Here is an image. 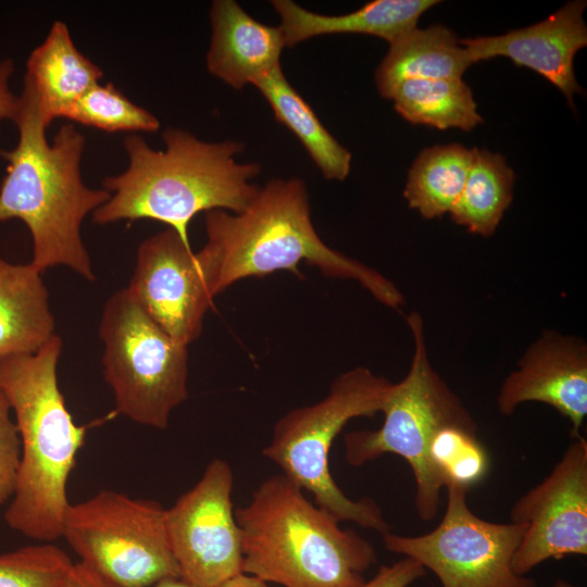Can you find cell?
<instances>
[{
	"label": "cell",
	"instance_id": "1",
	"mask_svg": "<svg viewBox=\"0 0 587 587\" xmlns=\"http://www.w3.org/2000/svg\"><path fill=\"white\" fill-rule=\"evenodd\" d=\"M208 241L198 257L215 297L247 277L277 271L301 276L305 262L327 277L354 279L377 301L399 309L404 299L379 272L328 247L312 218L308 188L298 177L273 178L238 213H205Z\"/></svg>",
	"mask_w": 587,
	"mask_h": 587
},
{
	"label": "cell",
	"instance_id": "9",
	"mask_svg": "<svg viewBox=\"0 0 587 587\" xmlns=\"http://www.w3.org/2000/svg\"><path fill=\"white\" fill-rule=\"evenodd\" d=\"M165 511L159 502L114 490L68 505L62 537L116 587H150L180 576L170 548Z\"/></svg>",
	"mask_w": 587,
	"mask_h": 587
},
{
	"label": "cell",
	"instance_id": "22",
	"mask_svg": "<svg viewBox=\"0 0 587 587\" xmlns=\"http://www.w3.org/2000/svg\"><path fill=\"white\" fill-rule=\"evenodd\" d=\"M473 148L460 143L423 149L408 171L403 197L424 218L450 213L465 185Z\"/></svg>",
	"mask_w": 587,
	"mask_h": 587
},
{
	"label": "cell",
	"instance_id": "31",
	"mask_svg": "<svg viewBox=\"0 0 587 587\" xmlns=\"http://www.w3.org/2000/svg\"><path fill=\"white\" fill-rule=\"evenodd\" d=\"M60 587H116L84 562L73 564Z\"/></svg>",
	"mask_w": 587,
	"mask_h": 587
},
{
	"label": "cell",
	"instance_id": "15",
	"mask_svg": "<svg viewBox=\"0 0 587 587\" xmlns=\"http://www.w3.org/2000/svg\"><path fill=\"white\" fill-rule=\"evenodd\" d=\"M528 401L546 403L566 417L572 437L580 435L587 415V348L575 338L547 332L534 342L519 369L503 382L499 411L512 414Z\"/></svg>",
	"mask_w": 587,
	"mask_h": 587
},
{
	"label": "cell",
	"instance_id": "21",
	"mask_svg": "<svg viewBox=\"0 0 587 587\" xmlns=\"http://www.w3.org/2000/svg\"><path fill=\"white\" fill-rule=\"evenodd\" d=\"M272 108L275 120L301 142L327 180H345L351 170V152L321 123L313 109L287 80L277 65L252 84Z\"/></svg>",
	"mask_w": 587,
	"mask_h": 587
},
{
	"label": "cell",
	"instance_id": "32",
	"mask_svg": "<svg viewBox=\"0 0 587 587\" xmlns=\"http://www.w3.org/2000/svg\"><path fill=\"white\" fill-rule=\"evenodd\" d=\"M215 587H268V585L265 580L258 576L241 572L222 582Z\"/></svg>",
	"mask_w": 587,
	"mask_h": 587
},
{
	"label": "cell",
	"instance_id": "16",
	"mask_svg": "<svg viewBox=\"0 0 587 587\" xmlns=\"http://www.w3.org/2000/svg\"><path fill=\"white\" fill-rule=\"evenodd\" d=\"M211 42L208 71L241 90L280 64L286 48L279 26L261 23L235 0H215L210 10Z\"/></svg>",
	"mask_w": 587,
	"mask_h": 587
},
{
	"label": "cell",
	"instance_id": "33",
	"mask_svg": "<svg viewBox=\"0 0 587 587\" xmlns=\"http://www.w3.org/2000/svg\"><path fill=\"white\" fill-rule=\"evenodd\" d=\"M153 587H196V586L185 580L180 576H178V577H167V578L161 579L160 582L154 584Z\"/></svg>",
	"mask_w": 587,
	"mask_h": 587
},
{
	"label": "cell",
	"instance_id": "29",
	"mask_svg": "<svg viewBox=\"0 0 587 587\" xmlns=\"http://www.w3.org/2000/svg\"><path fill=\"white\" fill-rule=\"evenodd\" d=\"M424 575L425 569L419 562L403 557L390 565H382L374 577L359 587H408Z\"/></svg>",
	"mask_w": 587,
	"mask_h": 587
},
{
	"label": "cell",
	"instance_id": "12",
	"mask_svg": "<svg viewBox=\"0 0 587 587\" xmlns=\"http://www.w3.org/2000/svg\"><path fill=\"white\" fill-rule=\"evenodd\" d=\"M525 532L513 555L521 576L549 559L587 554V441L573 437L550 474L513 505Z\"/></svg>",
	"mask_w": 587,
	"mask_h": 587
},
{
	"label": "cell",
	"instance_id": "4",
	"mask_svg": "<svg viewBox=\"0 0 587 587\" xmlns=\"http://www.w3.org/2000/svg\"><path fill=\"white\" fill-rule=\"evenodd\" d=\"M61 349L54 334L36 352L0 358V391L15 414L21 442L16 488L4 520L13 530L43 542L62 537L67 479L86 434L59 388Z\"/></svg>",
	"mask_w": 587,
	"mask_h": 587
},
{
	"label": "cell",
	"instance_id": "14",
	"mask_svg": "<svg viewBox=\"0 0 587 587\" xmlns=\"http://www.w3.org/2000/svg\"><path fill=\"white\" fill-rule=\"evenodd\" d=\"M587 2L570 1L547 18L498 36L460 39L474 63L497 57L510 59L544 76L574 108V96L583 93L574 72L576 53L587 46L584 11Z\"/></svg>",
	"mask_w": 587,
	"mask_h": 587
},
{
	"label": "cell",
	"instance_id": "8",
	"mask_svg": "<svg viewBox=\"0 0 587 587\" xmlns=\"http://www.w3.org/2000/svg\"><path fill=\"white\" fill-rule=\"evenodd\" d=\"M99 335L116 411L139 424L166 428L172 411L188 397V347L155 324L127 288L107 301Z\"/></svg>",
	"mask_w": 587,
	"mask_h": 587
},
{
	"label": "cell",
	"instance_id": "24",
	"mask_svg": "<svg viewBox=\"0 0 587 587\" xmlns=\"http://www.w3.org/2000/svg\"><path fill=\"white\" fill-rule=\"evenodd\" d=\"M514 182L515 174L502 154L473 148L472 165L450 211L451 220L472 234L490 236L512 201Z\"/></svg>",
	"mask_w": 587,
	"mask_h": 587
},
{
	"label": "cell",
	"instance_id": "3",
	"mask_svg": "<svg viewBox=\"0 0 587 587\" xmlns=\"http://www.w3.org/2000/svg\"><path fill=\"white\" fill-rule=\"evenodd\" d=\"M164 150L152 149L138 135L124 139L128 167L105 177L110 199L93 211L97 224L150 218L174 229L189 242L188 226L201 212H241L260 187L252 183L261 172L255 162L240 163V141L208 142L179 128L163 133Z\"/></svg>",
	"mask_w": 587,
	"mask_h": 587
},
{
	"label": "cell",
	"instance_id": "10",
	"mask_svg": "<svg viewBox=\"0 0 587 587\" xmlns=\"http://www.w3.org/2000/svg\"><path fill=\"white\" fill-rule=\"evenodd\" d=\"M446 488L440 523L420 536L387 532L383 534L386 549L430 570L441 587H536L534 579L512 569L525 525L480 519L469 508L466 490L457 485Z\"/></svg>",
	"mask_w": 587,
	"mask_h": 587
},
{
	"label": "cell",
	"instance_id": "30",
	"mask_svg": "<svg viewBox=\"0 0 587 587\" xmlns=\"http://www.w3.org/2000/svg\"><path fill=\"white\" fill-rule=\"evenodd\" d=\"M14 71L13 61L7 59L0 63V121H16L20 114V98L15 97L8 85L9 78Z\"/></svg>",
	"mask_w": 587,
	"mask_h": 587
},
{
	"label": "cell",
	"instance_id": "25",
	"mask_svg": "<svg viewBox=\"0 0 587 587\" xmlns=\"http://www.w3.org/2000/svg\"><path fill=\"white\" fill-rule=\"evenodd\" d=\"M65 118L104 132H157L160 122L132 102L112 83L97 84L66 112Z\"/></svg>",
	"mask_w": 587,
	"mask_h": 587
},
{
	"label": "cell",
	"instance_id": "2",
	"mask_svg": "<svg viewBox=\"0 0 587 587\" xmlns=\"http://www.w3.org/2000/svg\"><path fill=\"white\" fill-rule=\"evenodd\" d=\"M15 123L16 147L11 151L0 149L9 163L0 187V222L20 218L26 224L34 247L30 263L40 272L65 265L92 282L95 274L80 226L111 193L83 183L85 137L72 124H65L49 143L46 130L50 124L26 78Z\"/></svg>",
	"mask_w": 587,
	"mask_h": 587
},
{
	"label": "cell",
	"instance_id": "18",
	"mask_svg": "<svg viewBox=\"0 0 587 587\" xmlns=\"http://www.w3.org/2000/svg\"><path fill=\"white\" fill-rule=\"evenodd\" d=\"M101 68L75 47L67 25L55 21L43 42L30 53L25 78L33 85L47 122L68 109L99 84Z\"/></svg>",
	"mask_w": 587,
	"mask_h": 587
},
{
	"label": "cell",
	"instance_id": "13",
	"mask_svg": "<svg viewBox=\"0 0 587 587\" xmlns=\"http://www.w3.org/2000/svg\"><path fill=\"white\" fill-rule=\"evenodd\" d=\"M127 289L155 324L186 347L199 338L214 299L198 253L170 227L140 243Z\"/></svg>",
	"mask_w": 587,
	"mask_h": 587
},
{
	"label": "cell",
	"instance_id": "20",
	"mask_svg": "<svg viewBox=\"0 0 587 587\" xmlns=\"http://www.w3.org/2000/svg\"><path fill=\"white\" fill-rule=\"evenodd\" d=\"M54 335L41 272L0 258V358L33 353Z\"/></svg>",
	"mask_w": 587,
	"mask_h": 587
},
{
	"label": "cell",
	"instance_id": "11",
	"mask_svg": "<svg viewBox=\"0 0 587 587\" xmlns=\"http://www.w3.org/2000/svg\"><path fill=\"white\" fill-rule=\"evenodd\" d=\"M233 484L229 464L213 459L199 482L165 511L166 535L180 577L196 587H215L242 572Z\"/></svg>",
	"mask_w": 587,
	"mask_h": 587
},
{
	"label": "cell",
	"instance_id": "19",
	"mask_svg": "<svg viewBox=\"0 0 587 587\" xmlns=\"http://www.w3.org/2000/svg\"><path fill=\"white\" fill-rule=\"evenodd\" d=\"M474 64L453 30L442 24L415 27L389 43L375 71L378 93L390 99L407 79L462 78Z\"/></svg>",
	"mask_w": 587,
	"mask_h": 587
},
{
	"label": "cell",
	"instance_id": "34",
	"mask_svg": "<svg viewBox=\"0 0 587 587\" xmlns=\"http://www.w3.org/2000/svg\"><path fill=\"white\" fill-rule=\"evenodd\" d=\"M554 587H577L566 580H563V579H559L555 584H554Z\"/></svg>",
	"mask_w": 587,
	"mask_h": 587
},
{
	"label": "cell",
	"instance_id": "28",
	"mask_svg": "<svg viewBox=\"0 0 587 587\" xmlns=\"http://www.w3.org/2000/svg\"><path fill=\"white\" fill-rule=\"evenodd\" d=\"M10 411V403L0 391V505L14 495L21 458L18 432Z\"/></svg>",
	"mask_w": 587,
	"mask_h": 587
},
{
	"label": "cell",
	"instance_id": "23",
	"mask_svg": "<svg viewBox=\"0 0 587 587\" xmlns=\"http://www.w3.org/2000/svg\"><path fill=\"white\" fill-rule=\"evenodd\" d=\"M389 100L411 124L470 132L483 123L473 92L462 78L407 79Z\"/></svg>",
	"mask_w": 587,
	"mask_h": 587
},
{
	"label": "cell",
	"instance_id": "6",
	"mask_svg": "<svg viewBox=\"0 0 587 587\" xmlns=\"http://www.w3.org/2000/svg\"><path fill=\"white\" fill-rule=\"evenodd\" d=\"M392 387L394 383L366 367L347 371L333 380L321 401L282 416L262 451L339 522H353L382 535L389 526L380 508L367 497L352 500L339 488L329 470V452L350 420L383 411Z\"/></svg>",
	"mask_w": 587,
	"mask_h": 587
},
{
	"label": "cell",
	"instance_id": "27",
	"mask_svg": "<svg viewBox=\"0 0 587 587\" xmlns=\"http://www.w3.org/2000/svg\"><path fill=\"white\" fill-rule=\"evenodd\" d=\"M73 564L54 545L22 547L0 554V587H60Z\"/></svg>",
	"mask_w": 587,
	"mask_h": 587
},
{
	"label": "cell",
	"instance_id": "7",
	"mask_svg": "<svg viewBox=\"0 0 587 587\" xmlns=\"http://www.w3.org/2000/svg\"><path fill=\"white\" fill-rule=\"evenodd\" d=\"M414 341L409 372L394 383L383 409V425L375 430H354L345 435L346 460L361 466L386 453L403 458L415 479V509L420 519H435L445 486L432 462L429 449L436 434L446 426L476 430V425L460 399L433 369L425 340L424 324L417 312L407 317Z\"/></svg>",
	"mask_w": 587,
	"mask_h": 587
},
{
	"label": "cell",
	"instance_id": "26",
	"mask_svg": "<svg viewBox=\"0 0 587 587\" xmlns=\"http://www.w3.org/2000/svg\"><path fill=\"white\" fill-rule=\"evenodd\" d=\"M429 454L444 479L445 487L457 485L467 491L487 474V451L476 437V430L462 426H446L435 436Z\"/></svg>",
	"mask_w": 587,
	"mask_h": 587
},
{
	"label": "cell",
	"instance_id": "5",
	"mask_svg": "<svg viewBox=\"0 0 587 587\" xmlns=\"http://www.w3.org/2000/svg\"><path fill=\"white\" fill-rule=\"evenodd\" d=\"M242 572L285 587H359L376 563L370 541L311 502L286 475L266 478L235 511Z\"/></svg>",
	"mask_w": 587,
	"mask_h": 587
},
{
	"label": "cell",
	"instance_id": "17",
	"mask_svg": "<svg viewBox=\"0 0 587 587\" xmlns=\"http://www.w3.org/2000/svg\"><path fill=\"white\" fill-rule=\"evenodd\" d=\"M286 48L317 36L361 34L394 42L417 27L420 17L436 0H375L357 11L326 15L309 11L291 0H273Z\"/></svg>",
	"mask_w": 587,
	"mask_h": 587
}]
</instances>
